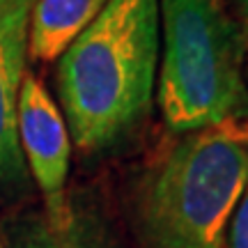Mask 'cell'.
Returning <instances> with one entry per match:
<instances>
[{"label": "cell", "instance_id": "cell-1", "mask_svg": "<svg viewBox=\"0 0 248 248\" xmlns=\"http://www.w3.org/2000/svg\"><path fill=\"white\" fill-rule=\"evenodd\" d=\"M159 55V0H110L62 51L58 94L78 150H108L147 117Z\"/></svg>", "mask_w": 248, "mask_h": 248}, {"label": "cell", "instance_id": "cell-2", "mask_svg": "<svg viewBox=\"0 0 248 248\" xmlns=\"http://www.w3.org/2000/svg\"><path fill=\"white\" fill-rule=\"evenodd\" d=\"M248 186V124L228 120L191 131L142 188L147 248H223Z\"/></svg>", "mask_w": 248, "mask_h": 248}, {"label": "cell", "instance_id": "cell-3", "mask_svg": "<svg viewBox=\"0 0 248 248\" xmlns=\"http://www.w3.org/2000/svg\"><path fill=\"white\" fill-rule=\"evenodd\" d=\"M156 99L170 131L191 133L232 120L246 99L244 35L221 0H159Z\"/></svg>", "mask_w": 248, "mask_h": 248}, {"label": "cell", "instance_id": "cell-4", "mask_svg": "<svg viewBox=\"0 0 248 248\" xmlns=\"http://www.w3.org/2000/svg\"><path fill=\"white\" fill-rule=\"evenodd\" d=\"M16 124L26 166L44 198V218L51 225H62L71 216L67 204L71 138L60 108L32 74H23L18 88Z\"/></svg>", "mask_w": 248, "mask_h": 248}, {"label": "cell", "instance_id": "cell-5", "mask_svg": "<svg viewBox=\"0 0 248 248\" xmlns=\"http://www.w3.org/2000/svg\"><path fill=\"white\" fill-rule=\"evenodd\" d=\"M32 5L35 2L18 7L0 23V200L18 193L28 179V166L18 142L16 106L26 74Z\"/></svg>", "mask_w": 248, "mask_h": 248}, {"label": "cell", "instance_id": "cell-6", "mask_svg": "<svg viewBox=\"0 0 248 248\" xmlns=\"http://www.w3.org/2000/svg\"><path fill=\"white\" fill-rule=\"evenodd\" d=\"M110 0H35L28 26V53L42 62L60 58L78 32Z\"/></svg>", "mask_w": 248, "mask_h": 248}, {"label": "cell", "instance_id": "cell-7", "mask_svg": "<svg viewBox=\"0 0 248 248\" xmlns=\"http://www.w3.org/2000/svg\"><path fill=\"white\" fill-rule=\"evenodd\" d=\"M9 244V248H113L101 230L74 214L62 225H51L46 218H23L12 228Z\"/></svg>", "mask_w": 248, "mask_h": 248}, {"label": "cell", "instance_id": "cell-8", "mask_svg": "<svg viewBox=\"0 0 248 248\" xmlns=\"http://www.w3.org/2000/svg\"><path fill=\"white\" fill-rule=\"evenodd\" d=\"M228 230V248H248V186L234 209Z\"/></svg>", "mask_w": 248, "mask_h": 248}, {"label": "cell", "instance_id": "cell-9", "mask_svg": "<svg viewBox=\"0 0 248 248\" xmlns=\"http://www.w3.org/2000/svg\"><path fill=\"white\" fill-rule=\"evenodd\" d=\"M28 2H35V0H0V23H2L12 12H16L18 7H23Z\"/></svg>", "mask_w": 248, "mask_h": 248}, {"label": "cell", "instance_id": "cell-10", "mask_svg": "<svg viewBox=\"0 0 248 248\" xmlns=\"http://www.w3.org/2000/svg\"><path fill=\"white\" fill-rule=\"evenodd\" d=\"M241 2V16H244V28H241V35H244V51L248 58V0H239Z\"/></svg>", "mask_w": 248, "mask_h": 248}, {"label": "cell", "instance_id": "cell-11", "mask_svg": "<svg viewBox=\"0 0 248 248\" xmlns=\"http://www.w3.org/2000/svg\"><path fill=\"white\" fill-rule=\"evenodd\" d=\"M0 248H5V246H2V241H0Z\"/></svg>", "mask_w": 248, "mask_h": 248}]
</instances>
